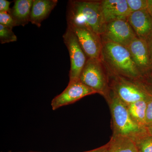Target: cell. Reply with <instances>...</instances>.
Wrapping results in <instances>:
<instances>
[{"label": "cell", "instance_id": "7", "mask_svg": "<svg viewBox=\"0 0 152 152\" xmlns=\"http://www.w3.org/2000/svg\"><path fill=\"white\" fill-rule=\"evenodd\" d=\"M102 39L128 47L137 37L127 20H117L107 23Z\"/></svg>", "mask_w": 152, "mask_h": 152}, {"label": "cell", "instance_id": "13", "mask_svg": "<svg viewBox=\"0 0 152 152\" xmlns=\"http://www.w3.org/2000/svg\"><path fill=\"white\" fill-rule=\"evenodd\" d=\"M58 3L57 0H33L30 22L40 27L42 22L49 16Z\"/></svg>", "mask_w": 152, "mask_h": 152}, {"label": "cell", "instance_id": "1", "mask_svg": "<svg viewBox=\"0 0 152 152\" xmlns=\"http://www.w3.org/2000/svg\"><path fill=\"white\" fill-rule=\"evenodd\" d=\"M66 18L67 26L86 28L100 36L105 30L101 1H69Z\"/></svg>", "mask_w": 152, "mask_h": 152}, {"label": "cell", "instance_id": "8", "mask_svg": "<svg viewBox=\"0 0 152 152\" xmlns=\"http://www.w3.org/2000/svg\"><path fill=\"white\" fill-rule=\"evenodd\" d=\"M67 27L76 35L88 59H101L103 45L100 36L86 28Z\"/></svg>", "mask_w": 152, "mask_h": 152}, {"label": "cell", "instance_id": "4", "mask_svg": "<svg viewBox=\"0 0 152 152\" xmlns=\"http://www.w3.org/2000/svg\"><path fill=\"white\" fill-rule=\"evenodd\" d=\"M109 74L101 59H88L79 80L82 83L107 98L109 95Z\"/></svg>", "mask_w": 152, "mask_h": 152}, {"label": "cell", "instance_id": "22", "mask_svg": "<svg viewBox=\"0 0 152 152\" xmlns=\"http://www.w3.org/2000/svg\"><path fill=\"white\" fill-rule=\"evenodd\" d=\"M11 2L7 0H0V12L10 13L11 10L10 5Z\"/></svg>", "mask_w": 152, "mask_h": 152}, {"label": "cell", "instance_id": "28", "mask_svg": "<svg viewBox=\"0 0 152 152\" xmlns=\"http://www.w3.org/2000/svg\"><path fill=\"white\" fill-rule=\"evenodd\" d=\"M151 80H152V77H151Z\"/></svg>", "mask_w": 152, "mask_h": 152}, {"label": "cell", "instance_id": "25", "mask_svg": "<svg viewBox=\"0 0 152 152\" xmlns=\"http://www.w3.org/2000/svg\"><path fill=\"white\" fill-rule=\"evenodd\" d=\"M148 8L147 10L151 15H152V0H147Z\"/></svg>", "mask_w": 152, "mask_h": 152}, {"label": "cell", "instance_id": "17", "mask_svg": "<svg viewBox=\"0 0 152 152\" xmlns=\"http://www.w3.org/2000/svg\"><path fill=\"white\" fill-rule=\"evenodd\" d=\"M138 152H152V135L146 132L132 138Z\"/></svg>", "mask_w": 152, "mask_h": 152}, {"label": "cell", "instance_id": "2", "mask_svg": "<svg viewBox=\"0 0 152 152\" xmlns=\"http://www.w3.org/2000/svg\"><path fill=\"white\" fill-rule=\"evenodd\" d=\"M102 42L101 60L109 73L137 80L142 77L126 47L110 41Z\"/></svg>", "mask_w": 152, "mask_h": 152}, {"label": "cell", "instance_id": "14", "mask_svg": "<svg viewBox=\"0 0 152 152\" xmlns=\"http://www.w3.org/2000/svg\"><path fill=\"white\" fill-rule=\"evenodd\" d=\"M33 0H16L10 13L17 26H25L30 22Z\"/></svg>", "mask_w": 152, "mask_h": 152}, {"label": "cell", "instance_id": "26", "mask_svg": "<svg viewBox=\"0 0 152 152\" xmlns=\"http://www.w3.org/2000/svg\"><path fill=\"white\" fill-rule=\"evenodd\" d=\"M146 129L147 132L149 134H150L152 135V125L147 127Z\"/></svg>", "mask_w": 152, "mask_h": 152}, {"label": "cell", "instance_id": "20", "mask_svg": "<svg viewBox=\"0 0 152 152\" xmlns=\"http://www.w3.org/2000/svg\"><path fill=\"white\" fill-rule=\"evenodd\" d=\"M0 24L10 28L16 26L15 23L10 14L8 12H0Z\"/></svg>", "mask_w": 152, "mask_h": 152}, {"label": "cell", "instance_id": "10", "mask_svg": "<svg viewBox=\"0 0 152 152\" xmlns=\"http://www.w3.org/2000/svg\"><path fill=\"white\" fill-rule=\"evenodd\" d=\"M126 48L143 77L152 72L148 42L136 37Z\"/></svg>", "mask_w": 152, "mask_h": 152}, {"label": "cell", "instance_id": "23", "mask_svg": "<svg viewBox=\"0 0 152 152\" xmlns=\"http://www.w3.org/2000/svg\"><path fill=\"white\" fill-rule=\"evenodd\" d=\"M108 146V143L99 147V148H96L94 149L90 150V151H86L82 152H105L106 150L107 149ZM43 152L40 151H29L27 152Z\"/></svg>", "mask_w": 152, "mask_h": 152}, {"label": "cell", "instance_id": "11", "mask_svg": "<svg viewBox=\"0 0 152 152\" xmlns=\"http://www.w3.org/2000/svg\"><path fill=\"white\" fill-rule=\"evenodd\" d=\"M127 20L137 37L148 42L152 38V16L148 10L131 13Z\"/></svg>", "mask_w": 152, "mask_h": 152}, {"label": "cell", "instance_id": "18", "mask_svg": "<svg viewBox=\"0 0 152 152\" xmlns=\"http://www.w3.org/2000/svg\"><path fill=\"white\" fill-rule=\"evenodd\" d=\"M17 39V36L13 31L12 29L0 24V42L1 44L16 42Z\"/></svg>", "mask_w": 152, "mask_h": 152}, {"label": "cell", "instance_id": "6", "mask_svg": "<svg viewBox=\"0 0 152 152\" xmlns=\"http://www.w3.org/2000/svg\"><path fill=\"white\" fill-rule=\"evenodd\" d=\"M64 43L67 48L71 67L69 71V81L79 80L82 70L86 63L88 58L79 43L78 40L74 32L67 27L63 36Z\"/></svg>", "mask_w": 152, "mask_h": 152}, {"label": "cell", "instance_id": "21", "mask_svg": "<svg viewBox=\"0 0 152 152\" xmlns=\"http://www.w3.org/2000/svg\"><path fill=\"white\" fill-rule=\"evenodd\" d=\"M152 125V97L149 99L148 102V105L146 116V128Z\"/></svg>", "mask_w": 152, "mask_h": 152}, {"label": "cell", "instance_id": "3", "mask_svg": "<svg viewBox=\"0 0 152 152\" xmlns=\"http://www.w3.org/2000/svg\"><path fill=\"white\" fill-rule=\"evenodd\" d=\"M111 113L113 136L133 138L147 132L146 129L140 127L134 121L129 113L127 106L113 91L107 98Z\"/></svg>", "mask_w": 152, "mask_h": 152}, {"label": "cell", "instance_id": "24", "mask_svg": "<svg viewBox=\"0 0 152 152\" xmlns=\"http://www.w3.org/2000/svg\"><path fill=\"white\" fill-rule=\"evenodd\" d=\"M148 44L149 50L150 59H151V65L152 70V38L149 42H148Z\"/></svg>", "mask_w": 152, "mask_h": 152}, {"label": "cell", "instance_id": "16", "mask_svg": "<svg viewBox=\"0 0 152 152\" xmlns=\"http://www.w3.org/2000/svg\"><path fill=\"white\" fill-rule=\"evenodd\" d=\"M149 99L141 100L127 106L133 119L140 127L144 129H146V116Z\"/></svg>", "mask_w": 152, "mask_h": 152}, {"label": "cell", "instance_id": "27", "mask_svg": "<svg viewBox=\"0 0 152 152\" xmlns=\"http://www.w3.org/2000/svg\"><path fill=\"white\" fill-rule=\"evenodd\" d=\"M7 152H12V151H8Z\"/></svg>", "mask_w": 152, "mask_h": 152}, {"label": "cell", "instance_id": "5", "mask_svg": "<svg viewBox=\"0 0 152 152\" xmlns=\"http://www.w3.org/2000/svg\"><path fill=\"white\" fill-rule=\"evenodd\" d=\"M108 74L113 77V91L127 106L137 101L152 97L151 94L137 80L109 72Z\"/></svg>", "mask_w": 152, "mask_h": 152}, {"label": "cell", "instance_id": "12", "mask_svg": "<svg viewBox=\"0 0 152 152\" xmlns=\"http://www.w3.org/2000/svg\"><path fill=\"white\" fill-rule=\"evenodd\" d=\"M101 3L106 23L117 20H127L131 14L126 0H103Z\"/></svg>", "mask_w": 152, "mask_h": 152}, {"label": "cell", "instance_id": "15", "mask_svg": "<svg viewBox=\"0 0 152 152\" xmlns=\"http://www.w3.org/2000/svg\"><path fill=\"white\" fill-rule=\"evenodd\" d=\"M105 152H138L134 141L127 137L113 136Z\"/></svg>", "mask_w": 152, "mask_h": 152}, {"label": "cell", "instance_id": "9", "mask_svg": "<svg viewBox=\"0 0 152 152\" xmlns=\"http://www.w3.org/2000/svg\"><path fill=\"white\" fill-rule=\"evenodd\" d=\"M97 93L80 80L69 82L65 89L53 99L51 102L52 110H56L64 106L73 104L88 95Z\"/></svg>", "mask_w": 152, "mask_h": 152}, {"label": "cell", "instance_id": "19", "mask_svg": "<svg viewBox=\"0 0 152 152\" xmlns=\"http://www.w3.org/2000/svg\"><path fill=\"white\" fill-rule=\"evenodd\" d=\"M129 10L131 13L144 10L148 8L147 0H126Z\"/></svg>", "mask_w": 152, "mask_h": 152}, {"label": "cell", "instance_id": "29", "mask_svg": "<svg viewBox=\"0 0 152 152\" xmlns=\"http://www.w3.org/2000/svg\"></svg>", "mask_w": 152, "mask_h": 152}]
</instances>
